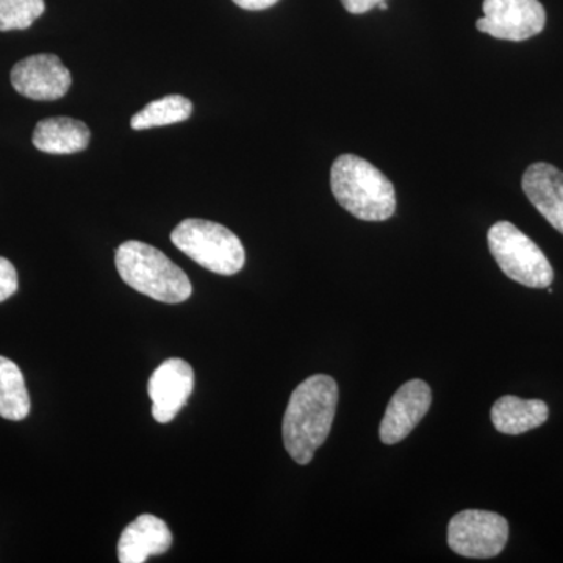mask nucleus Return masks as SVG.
Returning a JSON list of instances; mask_svg holds the SVG:
<instances>
[{
  "mask_svg": "<svg viewBox=\"0 0 563 563\" xmlns=\"http://www.w3.org/2000/svg\"><path fill=\"white\" fill-rule=\"evenodd\" d=\"M91 133L87 124L73 118H47L36 124L33 146L54 155L76 154L87 150Z\"/></svg>",
  "mask_w": 563,
  "mask_h": 563,
  "instance_id": "13",
  "label": "nucleus"
},
{
  "mask_svg": "<svg viewBox=\"0 0 563 563\" xmlns=\"http://www.w3.org/2000/svg\"><path fill=\"white\" fill-rule=\"evenodd\" d=\"M432 391L424 380H409L393 395L380 422L379 437L384 444L402 442L413 432L431 409Z\"/></svg>",
  "mask_w": 563,
  "mask_h": 563,
  "instance_id": "10",
  "label": "nucleus"
},
{
  "mask_svg": "<svg viewBox=\"0 0 563 563\" xmlns=\"http://www.w3.org/2000/svg\"><path fill=\"white\" fill-rule=\"evenodd\" d=\"M331 188L336 202L362 221H387L396 211L395 187L376 166L354 154L333 162Z\"/></svg>",
  "mask_w": 563,
  "mask_h": 563,
  "instance_id": "2",
  "label": "nucleus"
},
{
  "mask_svg": "<svg viewBox=\"0 0 563 563\" xmlns=\"http://www.w3.org/2000/svg\"><path fill=\"white\" fill-rule=\"evenodd\" d=\"M377 9H380V10H387L388 9V5L387 3L385 2H380L379 5H377Z\"/></svg>",
  "mask_w": 563,
  "mask_h": 563,
  "instance_id": "21",
  "label": "nucleus"
},
{
  "mask_svg": "<svg viewBox=\"0 0 563 563\" xmlns=\"http://www.w3.org/2000/svg\"><path fill=\"white\" fill-rule=\"evenodd\" d=\"M11 85L33 101H57L69 91L73 77L57 55L36 54L14 65Z\"/></svg>",
  "mask_w": 563,
  "mask_h": 563,
  "instance_id": "8",
  "label": "nucleus"
},
{
  "mask_svg": "<svg viewBox=\"0 0 563 563\" xmlns=\"http://www.w3.org/2000/svg\"><path fill=\"white\" fill-rule=\"evenodd\" d=\"M525 195L555 231L563 233V173L550 163H532L521 180Z\"/></svg>",
  "mask_w": 563,
  "mask_h": 563,
  "instance_id": "12",
  "label": "nucleus"
},
{
  "mask_svg": "<svg viewBox=\"0 0 563 563\" xmlns=\"http://www.w3.org/2000/svg\"><path fill=\"white\" fill-rule=\"evenodd\" d=\"M18 291V273L13 263L0 257V302L7 301Z\"/></svg>",
  "mask_w": 563,
  "mask_h": 563,
  "instance_id": "18",
  "label": "nucleus"
},
{
  "mask_svg": "<svg viewBox=\"0 0 563 563\" xmlns=\"http://www.w3.org/2000/svg\"><path fill=\"white\" fill-rule=\"evenodd\" d=\"M509 540L506 518L490 510H462L448 525V544L468 559H492L501 554Z\"/></svg>",
  "mask_w": 563,
  "mask_h": 563,
  "instance_id": "6",
  "label": "nucleus"
},
{
  "mask_svg": "<svg viewBox=\"0 0 563 563\" xmlns=\"http://www.w3.org/2000/svg\"><path fill=\"white\" fill-rule=\"evenodd\" d=\"M477 31L496 40L526 41L543 32L547 11L539 0H484Z\"/></svg>",
  "mask_w": 563,
  "mask_h": 563,
  "instance_id": "7",
  "label": "nucleus"
},
{
  "mask_svg": "<svg viewBox=\"0 0 563 563\" xmlns=\"http://www.w3.org/2000/svg\"><path fill=\"white\" fill-rule=\"evenodd\" d=\"M31 413V396L20 366L0 355V417L21 421Z\"/></svg>",
  "mask_w": 563,
  "mask_h": 563,
  "instance_id": "15",
  "label": "nucleus"
},
{
  "mask_svg": "<svg viewBox=\"0 0 563 563\" xmlns=\"http://www.w3.org/2000/svg\"><path fill=\"white\" fill-rule=\"evenodd\" d=\"M380 2H385V0H342L344 9L350 11L351 14L368 13V11L376 9Z\"/></svg>",
  "mask_w": 563,
  "mask_h": 563,
  "instance_id": "19",
  "label": "nucleus"
},
{
  "mask_svg": "<svg viewBox=\"0 0 563 563\" xmlns=\"http://www.w3.org/2000/svg\"><path fill=\"white\" fill-rule=\"evenodd\" d=\"M174 246L202 268L221 276H233L243 269L246 252L239 236L218 222L181 221L172 233Z\"/></svg>",
  "mask_w": 563,
  "mask_h": 563,
  "instance_id": "4",
  "label": "nucleus"
},
{
  "mask_svg": "<svg viewBox=\"0 0 563 563\" xmlns=\"http://www.w3.org/2000/svg\"><path fill=\"white\" fill-rule=\"evenodd\" d=\"M168 525L154 515H140L121 533L118 559L121 563H143L152 555L165 554L172 548Z\"/></svg>",
  "mask_w": 563,
  "mask_h": 563,
  "instance_id": "11",
  "label": "nucleus"
},
{
  "mask_svg": "<svg viewBox=\"0 0 563 563\" xmlns=\"http://www.w3.org/2000/svg\"><path fill=\"white\" fill-rule=\"evenodd\" d=\"M192 103L184 96L172 95L147 103L143 110L133 114L131 128L133 131L162 128V125L177 124L191 117Z\"/></svg>",
  "mask_w": 563,
  "mask_h": 563,
  "instance_id": "16",
  "label": "nucleus"
},
{
  "mask_svg": "<svg viewBox=\"0 0 563 563\" xmlns=\"http://www.w3.org/2000/svg\"><path fill=\"white\" fill-rule=\"evenodd\" d=\"M550 417V409L542 399H521L517 396H503L492 407V422L496 431L506 435L540 428Z\"/></svg>",
  "mask_w": 563,
  "mask_h": 563,
  "instance_id": "14",
  "label": "nucleus"
},
{
  "mask_svg": "<svg viewBox=\"0 0 563 563\" xmlns=\"http://www.w3.org/2000/svg\"><path fill=\"white\" fill-rule=\"evenodd\" d=\"M114 263L129 287L155 301L180 303L191 296V282L184 269L151 244L135 240L122 243Z\"/></svg>",
  "mask_w": 563,
  "mask_h": 563,
  "instance_id": "3",
  "label": "nucleus"
},
{
  "mask_svg": "<svg viewBox=\"0 0 563 563\" xmlns=\"http://www.w3.org/2000/svg\"><path fill=\"white\" fill-rule=\"evenodd\" d=\"M493 258L509 279L529 288H550L554 269L536 243L509 221L493 224L487 235Z\"/></svg>",
  "mask_w": 563,
  "mask_h": 563,
  "instance_id": "5",
  "label": "nucleus"
},
{
  "mask_svg": "<svg viewBox=\"0 0 563 563\" xmlns=\"http://www.w3.org/2000/svg\"><path fill=\"white\" fill-rule=\"evenodd\" d=\"M232 2L243 10L261 11L272 9L279 0H232Z\"/></svg>",
  "mask_w": 563,
  "mask_h": 563,
  "instance_id": "20",
  "label": "nucleus"
},
{
  "mask_svg": "<svg viewBox=\"0 0 563 563\" xmlns=\"http://www.w3.org/2000/svg\"><path fill=\"white\" fill-rule=\"evenodd\" d=\"M339 406V385L325 374H314L292 391L285 410L282 435L287 453L299 465L312 462L328 440Z\"/></svg>",
  "mask_w": 563,
  "mask_h": 563,
  "instance_id": "1",
  "label": "nucleus"
},
{
  "mask_svg": "<svg viewBox=\"0 0 563 563\" xmlns=\"http://www.w3.org/2000/svg\"><path fill=\"white\" fill-rule=\"evenodd\" d=\"M44 9V0H0V32L25 31Z\"/></svg>",
  "mask_w": 563,
  "mask_h": 563,
  "instance_id": "17",
  "label": "nucleus"
},
{
  "mask_svg": "<svg viewBox=\"0 0 563 563\" xmlns=\"http://www.w3.org/2000/svg\"><path fill=\"white\" fill-rule=\"evenodd\" d=\"M195 388V372L181 358H168L152 373L147 391L152 401V417L158 422H169L190 399Z\"/></svg>",
  "mask_w": 563,
  "mask_h": 563,
  "instance_id": "9",
  "label": "nucleus"
}]
</instances>
